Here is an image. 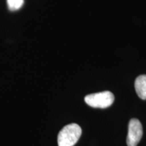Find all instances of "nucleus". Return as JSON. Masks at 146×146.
I'll return each instance as SVG.
<instances>
[{
	"mask_svg": "<svg viewBox=\"0 0 146 146\" xmlns=\"http://www.w3.org/2000/svg\"><path fill=\"white\" fill-rule=\"evenodd\" d=\"M24 0H7V4L9 10L15 11L19 10L23 6Z\"/></svg>",
	"mask_w": 146,
	"mask_h": 146,
	"instance_id": "5",
	"label": "nucleus"
},
{
	"mask_svg": "<svg viewBox=\"0 0 146 146\" xmlns=\"http://www.w3.org/2000/svg\"><path fill=\"white\" fill-rule=\"evenodd\" d=\"M143 135V127L138 119L133 118L129 121L127 143L128 146H137Z\"/></svg>",
	"mask_w": 146,
	"mask_h": 146,
	"instance_id": "3",
	"label": "nucleus"
},
{
	"mask_svg": "<svg viewBox=\"0 0 146 146\" xmlns=\"http://www.w3.org/2000/svg\"><path fill=\"white\" fill-rule=\"evenodd\" d=\"M114 101V95L108 91L87 95L85 98V102L87 105L98 108H106L110 107Z\"/></svg>",
	"mask_w": 146,
	"mask_h": 146,
	"instance_id": "2",
	"label": "nucleus"
},
{
	"mask_svg": "<svg viewBox=\"0 0 146 146\" xmlns=\"http://www.w3.org/2000/svg\"><path fill=\"white\" fill-rule=\"evenodd\" d=\"M135 88L137 94L142 100H146V75L139 76L135 81Z\"/></svg>",
	"mask_w": 146,
	"mask_h": 146,
	"instance_id": "4",
	"label": "nucleus"
},
{
	"mask_svg": "<svg viewBox=\"0 0 146 146\" xmlns=\"http://www.w3.org/2000/svg\"><path fill=\"white\" fill-rule=\"evenodd\" d=\"M81 133V128L77 124L65 126L58 135V146H73L79 139Z\"/></svg>",
	"mask_w": 146,
	"mask_h": 146,
	"instance_id": "1",
	"label": "nucleus"
}]
</instances>
